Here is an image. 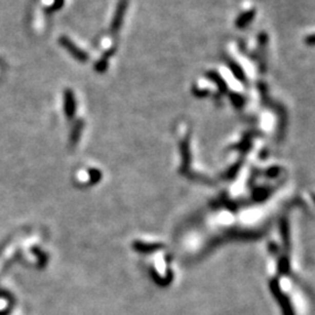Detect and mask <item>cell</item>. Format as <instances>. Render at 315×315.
<instances>
[{"label": "cell", "instance_id": "3", "mask_svg": "<svg viewBox=\"0 0 315 315\" xmlns=\"http://www.w3.org/2000/svg\"><path fill=\"white\" fill-rule=\"evenodd\" d=\"M288 269H289L288 259L286 257H284V258H282V261H280V263H279V272L282 274H284V273H286Z\"/></svg>", "mask_w": 315, "mask_h": 315}, {"label": "cell", "instance_id": "4", "mask_svg": "<svg viewBox=\"0 0 315 315\" xmlns=\"http://www.w3.org/2000/svg\"><path fill=\"white\" fill-rule=\"evenodd\" d=\"M313 200H314V202H315V195H313Z\"/></svg>", "mask_w": 315, "mask_h": 315}, {"label": "cell", "instance_id": "2", "mask_svg": "<svg viewBox=\"0 0 315 315\" xmlns=\"http://www.w3.org/2000/svg\"><path fill=\"white\" fill-rule=\"evenodd\" d=\"M280 232H282V237L285 246H286L287 250H289V228L286 220L282 221V224H280Z\"/></svg>", "mask_w": 315, "mask_h": 315}, {"label": "cell", "instance_id": "1", "mask_svg": "<svg viewBox=\"0 0 315 315\" xmlns=\"http://www.w3.org/2000/svg\"><path fill=\"white\" fill-rule=\"evenodd\" d=\"M270 289L272 292V296L275 298V300L278 301V305L280 306V308L283 310L284 315H294V310L289 302V299L287 296L282 291L280 288V285L277 279H272L270 283Z\"/></svg>", "mask_w": 315, "mask_h": 315}]
</instances>
